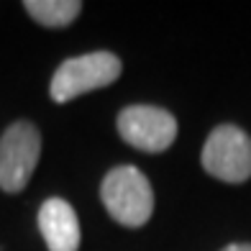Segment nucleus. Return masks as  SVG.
Here are the masks:
<instances>
[{
	"label": "nucleus",
	"mask_w": 251,
	"mask_h": 251,
	"mask_svg": "<svg viewBox=\"0 0 251 251\" xmlns=\"http://www.w3.org/2000/svg\"><path fill=\"white\" fill-rule=\"evenodd\" d=\"M100 198L108 215L121 226L139 228L154 213V192L146 175L136 167H116L102 179Z\"/></svg>",
	"instance_id": "1"
},
{
	"label": "nucleus",
	"mask_w": 251,
	"mask_h": 251,
	"mask_svg": "<svg viewBox=\"0 0 251 251\" xmlns=\"http://www.w3.org/2000/svg\"><path fill=\"white\" fill-rule=\"evenodd\" d=\"M121 77V59L110 51H90L75 59H67L56 67L51 77V100L67 102L90 90L105 87Z\"/></svg>",
	"instance_id": "2"
},
{
	"label": "nucleus",
	"mask_w": 251,
	"mask_h": 251,
	"mask_svg": "<svg viewBox=\"0 0 251 251\" xmlns=\"http://www.w3.org/2000/svg\"><path fill=\"white\" fill-rule=\"evenodd\" d=\"M41 154L39 128L28 121L10 123L0 139V190L21 192L33 175Z\"/></svg>",
	"instance_id": "3"
},
{
	"label": "nucleus",
	"mask_w": 251,
	"mask_h": 251,
	"mask_svg": "<svg viewBox=\"0 0 251 251\" xmlns=\"http://www.w3.org/2000/svg\"><path fill=\"white\" fill-rule=\"evenodd\" d=\"M202 167L221 182H246L251 177V139L238 126H218L202 146Z\"/></svg>",
	"instance_id": "4"
},
{
	"label": "nucleus",
	"mask_w": 251,
	"mask_h": 251,
	"mask_svg": "<svg viewBox=\"0 0 251 251\" xmlns=\"http://www.w3.org/2000/svg\"><path fill=\"white\" fill-rule=\"evenodd\" d=\"M118 133L133 149L159 154L177 139V121L172 113L154 105H128L118 113Z\"/></svg>",
	"instance_id": "5"
},
{
	"label": "nucleus",
	"mask_w": 251,
	"mask_h": 251,
	"mask_svg": "<svg viewBox=\"0 0 251 251\" xmlns=\"http://www.w3.org/2000/svg\"><path fill=\"white\" fill-rule=\"evenodd\" d=\"M39 228L49 251H77L79 249V221L75 208L62 198H51L39 210Z\"/></svg>",
	"instance_id": "6"
},
{
	"label": "nucleus",
	"mask_w": 251,
	"mask_h": 251,
	"mask_svg": "<svg viewBox=\"0 0 251 251\" xmlns=\"http://www.w3.org/2000/svg\"><path fill=\"white\" fill-rule=\"evenodd\" d=\"M24 8L36 24L47 28H64L79 16L82 3L79 0H26Z\"/></svg>",
	"instance_id": "7"
},
{
	"label": "nucleus",
	"mask_w": 251,
	"mask_h": 251,
	"mask_svg": "<svg viewBox=\"0 0 251 251\" xmlns=\"http://www.w3.org/2000/svg\"><path fill=\"white\" fill-rule=\"evenodd\" d=\"M223 251H251V244H231V246H226Z\"/></svg>",
	"instance_id": "8"
}]
</instances>
